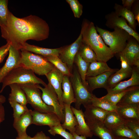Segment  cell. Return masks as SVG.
Returning <instances> with one entry per match:
<instances>
[{
  "label": "cell",
  "instance_id": "1",
  "mask_svg": "<svg viewBox=\"0 0 139 139\" xmlns=\"http://www.w3.org/2000/svg\"><path fill=\"white\" fill-rule=\"evenodd\" d=\"M2 37L18 50L23 48L26 41H37L48 38L49 27L46 22L36 15H30L22 18L10 12L6 24L0 27Z\"/></svg>",
  "mask_w": 139,
  "mask_h": 139
},
{
  "label": "cell",
  "instance_id": "45",
  "mask_svg": "<svg viewBox=\"0 0 139 139\" xmlns=\"http://www.w3.org/2000/svg\"><path fill=\"white\" fill-rule=\"evenodd\" d=\"M121 62V68L118 70L119 72L125 71L132 69L128 62L122 56H119Z\"/></svg>",
  "mask_w": 139,
  "mask_h": 139
},
{
  "label": "cell",
  "instance_id": "14",
  "mask_svg": "<svg viewBox=\"0 0 139 139\" xmlns=\"http://www.w3.org/2000/svg\"><path fill=\"white\" fill-rule=\"evenodd\" d=\"M49 83L53 88L58 97L61 105L64 108V103L62 100L63 90L62 84L64 75L56 67L46 76Z\"/></svg>",
  "mask_w": 139,
  "mask_h": 139
},
{
  "label": "cell",
  "instance_id": "43",
  "mask_svg": "<svg viewBox=\"0 0 139 139\" xmlns=\"http://www.w3.org/2000/svg\"><path fill=\"white\" fill-rule=\"evenodd\" d=\"M10 46V44L7 42L5 45L0 47V64L2 62L8 53Z\"/></svg>",
  "mask_w": 139,
  "mask_h": 139
},
{
  "label": "cell",
  "instance_id": "18",
  "mask_svg": "<svg viewBox=\"0 0 139 139\" xmlns=\"http://www.w3.org/2000/svg\"><path fill=\"white\" fill-rule=\"evenodd\" d=\"M139 69H132L130 78L128 80L120 82L114 87L106 89L108 94L116 93L121 91L129 87L138 86L139 84Z\"/></svg>",
  "mask_w": 139,
  "mask_h": 139
},
{
  "label": "cell",
  "instance_id": "42",
  "mask_svg": "<svg viewBox=\"0 0 139 139\" xmlns=\"http://www.w3.org/2000/svg\"><path fill=\"white\" fill-rule=\"evenodd\" d=\"M131 11L133 13L136 21L139 24V1L135 0L132 7Z\"/></svg>",
  "mask_w": 139,
  "mask_h": 139
},
{
  "label": "cell",
  "instance_id": "12",
  "mask_svg": "<svg viewBox=\"0 0 139 139\" xmlns=\"http://www.w3.org/2000/svg\"><path fill=\"white\" fill-rule=\"evenodd\" d=\"M8 55L5 63L0 68V83L14 68L20 66L21 51L16 49L11 45L8 51Z\"/></svg>",
  "mask_w": 139,
  "mask_h": 139
},
{
  "label": "cell",
  "instance_id": "36",
  "mask_svg": "<svg viewBox=\"0 0 139 139\" xmlns=\"http://www.w3.org/2000/svg\"><path fill=\"white\" fill-rule=\"evenodd\" d=\"M136 86H137L129 87L121 91L116 93L109 94H107L106 95L100 98L114 105H116L117 104L127 92L133 89Z\"/></svg>",
  "mask_w": 139,
  "mask_h": 139
},
{
  "label": "cell",
  "instance_id": "11",
  "mask_svg": "<svg viewBox=\"0 0 139 139\" xmlns=\"http://www.w3.org/2000/svg\"><path fill=\"white\" fill-rule=\"evenodd\" d=\"M118 55L124 57L131 66L134 65L139 69V42L132 36L128 40L124 49Z\"/></svg>",
  "mask_w": 139,
  "mask_h": 139
},
{
  "label": "cell",
  "instance_id": "7",
  "mask_svg": "<svg viewBox=\"0 0 139 139\" xmlns=\"http://www.w3.org/2000/svg\"><path fill=\"white\" fill-rule=\"evenodd\" d=\"M71 77L75 101V108L80 109L81 105L91 103L93 94L83 84L78 70L75 68Z\"/></svg>",
  "mask_w": 139,
  "mask_h": 139
},
{
  "label": "cell",
  "instance_id": "15",
  "mask_svg": "<svg viewBox=\"0 0 139 139\" xmlns=\"http://www.w3.org/2000/svg\"><path fill=\"white\" fill-rule=\"evenodd\" d=\"M83 106L85 109L84 114L86 122L103 123L108 111L95 106L91 103Z\"/></svg>",
  "mask_w": 139,
  "mask_h": 139
},
{
  "label": "cell",
  "instance_id": "49",
  "mask_svg": "<svg viewBox=\"0 0 139 139\" xmlns=\"http://www.w3.org/2000/svg\"><path fill=\"white\" fill-rule=\"evenodd\" d=\"M32 138L30 136L27 135L25 136L22 137L17 136L16 138L15 139H32Z\"/></svg>",
  "mask_w": 139,
  "mask_h": 139
},
{
  "label": "cell",
  "instance_id": "27",
  "mask_svg": "<svg viewBox=\"0 0 139 139\" xmlns=\"http://www.w3.org/2000/svg\"><path fill=\"white\" fill-rule=\"evenodd\" d=\"M107 62L97 61L90 63L86 74V77L94 76L107 71H112Z\"/></svg>",
  "mask_w": 139,
  "mask_h": 139
},
{
  "label": "cell",
  "instance_id": "4",
  "mask_svg": "<svg viewBox=\"0 0 139 139\" xmlns=\"http://www.w3.org/2000/svg\"><path fill=\"white\" fill-rule=\"evenodd\" d=\"M0 90V93L7 86L13 83L18 84L33 83L41 84L44 86L47 84L42 79L36 76L30 70L21 65L11 71L4 78Z\"/></svg>",
  "mask_w": 139,
  "mask_h": 139
},
{
  "label": "cell",
  "instance_id": "46",
  "mask_svg": "<svg viewBox=\"0 0 139 139\" xmlns=\"http://www.w3.org/2000/svg\"><path fill=\"white\" fill-rule=\"evenodd\" d=\"M135 0H122L123 6L128 10H131L132 5Z\"/></svg>",
  "mask_w": 139,
  "mask_h": 139
},
{
  "label": "cell",
  "instance_id": "48",
  "mask_svg": "<svg viewBox=\"0 0 139 139\" xmlns=\"http://www.w3.org/2000/svg\"><path fill=\"white\" fill-rule=\"evenodd\" d=\"M73 139H86V137L84 136H80L77 134L75 133L72 134Z\"/></svg>",
  "mask_w": 139,
  "mask_h": 139
},
{
  "label": "cell",
  "instance_id": "9",
  "mask_svg": "<svg viewBox=\"0 0 139 139\" xmlns=\"http://www.w3.org/2000/svg\"><path fill=\"white\" fill-rule=\"evenodd\" d=\"M82 42L80 34L77 39L70 45L61 47L58 57L66 64L71 72L73 69L75 57Z\"/></svg>",
  "mask_w": 139,
  "mask_h": 139
},
{
  "label": "cell",
  "instance_id": "3",
  "mask_svg": "<svg viewBox=\"0 0 139 139\" xmlns=\"http://www.w3.org/2000/svg\"><path fill=\"white\" fill-rule=\"evenodd\" d=\"M95 28L105 44L109 46L114 55L118 54L123 51L131 36L124 30L119 28H115L113 31L103 29L97 25Z\"/></svg>",
  "mask_w": 139,
  "mask_h": 139
},
{
  "label": "cell",
  "instance_id": "23",
  "mask_svg": "<svg viewBox=\"0 0 139 139\" xmlns=\"http://www.w3.org/2000/svg\"><path fill=\"white\" fill-rule=\"evenodd\" d=\"M69 76L64 75L62 84L63 90L62 100L64 104L71 105L75 103V100L74 91Z\"/></svg>",
  "mask_w": 139,
  "mask_h": 139
},
{
  "label": "cell",
  "instance_id": "51",
  "mask_svg": "<svg viewBox=\"0 0 139 139\" xmlns=\"http://www.w3.org/2000/svg\"></svg>",
  "mask_w": 139,
  "mask_h": 139
},
{
  "label": "cell",
  "instance_id": "41",
  "mask_svg": "<svg viewBox=\"0 0 139 139\" xmlns=\"http://www.w3.org/2000/svg\"><path fill=\"white\" fill-rule=\"evenodd\" d=\"M124 124L139 137V120L134 119L125 120Z\"/></svg>",
  "mask_w": 139,
  "mask_h": 139
},
{
  "label": "cell",
  "instance_id": "33",
  "mask_svg": "<svg viewBox=\"0 0 139 139\" xmlns=\"http://www.w3.org/2000/svg\"><path fill=\"white\" fill-rule=\"evenodd\" d=\"M132 69L121 72L117 71L112 75L108 80L106 89L114 87L122 80L131 75Z\"/></svg>",
  "mask_w": 139,
  "mask_h": 139
},
{
  "label": "cell",
  "instance_id": "47",
  "mask_svg": "<svg viewBox=\"0 0 139 139\" xmlns=\"http://www.w3.org/2000/svg\"><path fill=\"white\" fill-rule=\"evenodd\" d=\"M32 139H51L49 137L47 136L42 131L38 132Z\"/></svg>",
  "mask_w": 139,
  "mask_h": 139
},
{
  "label": "cell",
  "instance_id": "50",
  "mask_svg": "<svg viewBox=\"0 0 139 139\" xmlns=\"http://www.w3.org/2000/svg\"><path fill=\"white\" fill-rule=\"evenodd\" d=\"M115 139H132L129 138L124 137H114Z\"/></svg>",
  "mask_w": 139,
  "mask_h": 139
},
{
  "label": "cell",
  "instance_id": "44",
  "mask_svg": "<svg viewBox=\"0 0 139 139\" xmlns=\"http://www.w3.org/2000/svg\"><path fill=\"white\" fill-rule=\"evenodd\" d=\"M6 98L2 95H0V123L5 119V111L3 104L5 102Z\"/></svg>",
  "mask_w": 139,
  "mask_h": 139
},
{
  "label": "cell",
  "instance_id": "6",
  "mask_svg": "<svg viewBox=\"0 0 139 139\" xmlns=\"http://www.w3.org/2000/svg\"><path fill=\"white\" fill-rule=\"evenodd\" d=\"M37 84L30 83L19 84L26 94L28 103L34 110L41 112L55 113L53 108L47 105L42 100V92Z\"/></svg>",
  "mask_w": 139,
  "mask_h": 139
},
{
  "label": "cell",
  "instance_id": "8",
  "mask_svg": "<svg viewBox=\"0 0 139 139\" xmlns=\"http://www.w3.org/2000/svg\"><path fill=\"white\" fill-rule=\"evenodd\" d=\"M37 86L42 91V100L46 105L53 108L55 113L63 123L65 120L64 108L60 105L58 95L53 88L49 83L44 88L39 84H37Z\"/></svg>",
  "mask_w": 139,
  "mask_h": 139
},
{
  "label": "cell",
  "instance_id": "24",
  "mask_svg": "<svg viewBox=\"0 0 139 139\" xmlns=\"http://www.w3.org/2000/svg\"><path fill=\"white\" fill-rule=\"evenodd\" d=\"M9 86L11 90L9 96L8 101H14L26 105L28 103L26 94L19 84L13 83Z\"/></svg>",
  "mask_w": 139,
  "mask_h": 139
},
{
  "label": "cell",
  "instance_id": "32",
  "mask_svg": "<svg viewBox=\"0 0 139 139\" xmlns=\"http://www.w3.org/2000/svg\"><path fill=\"white\" fill-rule=\"evenodd\" d=\"M78 52L82 58L86 62L91 63L97 61L96 55L93 51L82 40Z\"/></svg>",
  "mask_w": 139,
  "mask_h": 139
},
{
  "label": "cell",
  "instance_id": "21",
  "mask_svg": "<svg viewBox=\"0 0 139 139\" xmlns=\"http://www.w3.org/2000/svg\"><path fill=\"white\" fill-rule=\"evenodd\" d=\"M64 121L61 124L65 129H67L72 134L75 133V127L77 125L76 118L72 110L71 105L64 104Z\"/></svg>",
  "mask_w": 139,
  "mask_h": 139
},
{
  "label": "cell",
  "instance_id": "20",
  "mask_svg": "<svg viewBox=\"0 0 139 139\" xmlns=\"http://www.w3.org/2000/svg\"><path fill=\"white\" fill-rule=\"evenodd\" d=\"M117 106L116 111L124 120H139V105L131 104Z\"/></svg>",
  "mask_w": 139,
  "mask_h": 139
},
{
  "label": "cell",
  "instance_id": "30",
  "mask_svg": "<svg viewBox=\"0 0 139 139\" xmlns=\"http://www.w3.org/2000/svg\"><path fill=\"white\" fill-rule=\"evenodd\" d=\"M109 130L114 137H124L132 139H139V137L124 124Z\"/></svg>",
  "mask_w": 139,
  "mask_h": 139
},
{
  "label": "cell",
  "instance_id": "10",
  "mask_svg": "<svg viewBox=\"0 0 139 139\" xmlns=\"http://www.w3.org/2000/svg\"><path fill=\"white\" fill-rule=\"evenodd\" d=\"M106 25L109 28L114 29L118 28L124 30L139 42V34L128 24L123 18L118 16L115 12H112L105 16Z\"/></svg>",
  "mask_w": 139,
  "mask_h": 139
},
{
  "label": "cell",
  "instance_id": "17",
  "mask_svg": "<svg viewBox=\"0 0 139 139\" xmlns=\"http://www.w3.org/2000/svg\"><path fill=\"white\" fill-rule=\"evenodd\" d=\"M71 108L77 122V125L75 127V133L78 135L86 138L92 137L93 135L85 121L82 110L77 109L72 106H71Z\"/></svg>",
  "mask_w": 139,
  "mask_h": 139
},
{
  "label": "cell",
  "instance_id": "29",
  "mask_svg": "<svg viewBox=\"0 0 139 139\" xmlns=\"http://www.w3.org/2000/svg\"><path fill=\"white\" fill-rule=\"evenodd\" d=\"M124 120L116 111H109L107 114L103 123L105 126L110 130L124 124Z\"/></svg>",
  "mask_w": 139,
  "mask_h": 139
},
{
  "label": "cell",
  "instance_id": "35",
  "mask_svg": "<svg viewBox=\"0 0 139 139\" xmlns=\"http://www.w3.org/2000/svg\"><path fill=\"white\" fill-rule=\"evenodd\" d=\"M93 106L108 112L116 111L117 106L100 98L97 97L93 94L91 101Z\"/></svg>",
  "mask_w": 139,
  "mask_h": 139
},
{
  "label": "cell",
  "instance_id": "26",
  "mask_svg": "<svg viewBox=\"0 0 139 139\" xmlns=\"http://www.w3.org/2000/svg\"><path fill=\"white\" fill-rule=\"evenodd\" d=\"M115 12L119 16L124 18L128 23V25L136 31L137 23L136 22L133 13L122 5L115 3L114 7Z\"/></svg>",
  "mask_w": 139,
  "mask_h": 139
},
{
  "label": "cell",
  "instance_id": "38",
  "mask_svg": "<svg viewBox=\"0 0 139 139\" xmlns=\"http://www.w3.org/2000/svg\"><path fill=\"white\" fill-rule=\"evenodd\" d=\"M8 0H0V27L5 25L10 12L8 7Z\"/></svg>",
  "mask_w": 139,
  "mask_h": 139
},
{
  "label": "cell",
  "instance_id": "5",
  "mask_svg": "<svg viewBox=\"0 0 139 139\" xmlns=\"http://www.w3.org/2000/svg\"><path fill=\"white\" fill-rule=\"evenodd\" d=\"M21 51V65L39 75H45L55 67L44 57L31 52Z\"/></svg>",
  "mask_w": 139,
  "mask_h": 139
},
{
  "label": "cell",
  "instance_id": "28",
  "mask_svg": "<svg viewBox=\"0 0 139 139\" xmlns=\"http://www.w3.org/2000/svg\"><path fill=\"white\" fill-rule=\"evenodd\" d=\"M131 104L139 105L138 85L127 92L116 106H120Z\"/></svg>",
  "mask_w": 139,
  "mask_h": 139
},
{
  "label": "cell",
  "instance_id": "40",
  "mask_svg": "<svg viewBox=\"0 0 139 139\" xmlns=\"http://www.w3.org/2000/svg\"><path fill=\"white\" fill-rule=\"evenodd\" d=\"M66 1L69 5L74 17L80 18L83 13L82 5L77 0H66Z\"/></svg>",
  "mask_w": 139,
  "mask_h": 139
},
{
  "label": "cell",
  "instance_id": "19",
  "mask_svg": "<svg viewBox=\"0 0 139 139\" xmlns=\"http://www.w3.org/2000/svg\"><path fill=\"white\" fill-rule=\"evenodd\" d=\"M31 111V110L29 109L17 120L13 121V126L17 133V136L22 137L27 135V129L29 126L32 124Z\"/></svg>",
  "mask_w": 139,
  "mask_h": 139
},
{
  "label": "cell",
  "instance_id": "16",
  "mask_svg": "<svg viewBox=\"0 0 139 139\" xmlns=\"http://www.w3.org/2000/svg\"><path fill=\"white\" fill-rule=\"evenodd\" d=\"M118 70L106 72L94 76L86 77V81L89 91L91 93L95 89L104 88L106 89L107 82L109 77Z\"/></svg>",
  "mask_w": 139,
  "mask_h": 139
},
{
  "label": "cell",
  "instance_id": "31",
  "mask_svg": "<svg viewBox=\"0 0 139 139\" xmlns=\"http://www.w3.org/2000/svg\"><path fill=\"white\" fill-rule=\"evenodd\" d=\"M74 62L75 63L77 67V70L83 84L88 89L86 79V73L90 63L84 60L81 57L78 52L75 57Z\"/></svg>",
  "mask_w": 139,
  "mask_h": 139
},
{
  "label": "cell",
  "instance_id": "39",
  "mask_svg": "<svg viewBox=\"0 0 139 139\" xmlns=\"http://www.w3.org/2000/svg\"><path fill=\"white\" fill-rule=\"evenodd\" d=\"M48 132L51 135L55 136L58 134L65 139H73V135L63 128L61 124L56 126L50 127Z\"/></svg>",
  "mask_w": 139,
  "mask_h": 139
},
{
  "label": "cell",
  "instance_id": "34",
  "mask_svg": "<svg viewBox=\"0 0 139 139\" xmlns=\"http://www.w3.org/2000/svg\"><path fill=\"white\" fill-rule=\"evenodd\" d=\"M45 57L55 67L59 70L64 75L70 77L72 73L67 65L63 62L58 57L51 56Z\"/></svg>",
  "mask_w": 139,
  "mask_h": 139
},
{
  "label": "cell",
  "instance_id": "13",
  "mask_svg": "<svg viewBox=\"0 0 139 139\" xmlns=\"http://www.w3.org/2000/svg\"><path fill=\"white\" fill-rule=\"evenodd\" d=\"M32 124L37 125H47L49 127L61 124L60 119L55 113L41 112L35 110L31 111Z\"/></svg>",
  "mask_w": 139,
  "mask_h": 139
},
{
  "label": "cell",
  "instance_id": "37",
  "mask_svg": "<svg viewBox=\"0 0 139 139\" xmlns=\"http://www.w3.org/2000/svg\"><path fill=\"white\" fill-rule=\"evenodd\" d=\"M13 110V117L14 121H15L29 109L26 105H21L16 102L9 101Z\"/></svg>",
  "mask_w": 139,
  "mask_h": 139
},
{
  "label": "cell",
  "instance_id": "2",
  "mask_svg": "<svg viewBox=\"0 0 139 139\" xmlns=\"http://www.w3.org/2000/svg\"><path fill=\"white\" fill-rule=\"evenodd\" d=\"M80 33L83 41L89 45L95 53L97 61L107 62L114 56V54L109 47L97 33L92 22L84 19Z\"/></svg>",
  "mask_w": 139,
  "mask_h": 139
},
{
  "label": "cell",
  "instance_id": "22",
  "mask_svg": "<svg viewBox=\"0 0 139 139\" xmlns=\"http://www.w3.org/2000/svg\"><path fill=\"white\" fill-rule=\"evenodd\" d=\"M61 47L56 48L50 49L41 47L31 45L27 42L25 44L23 48L21 50L29 51L44 57L51 56L58 57Z\"/></svg>",
  "mask_w": 139,
  "mask_h": 139
},
{
  "label": "cell",
  "instance_id": "25",
  "mask_svg": "<svg viewBox=\"0 0 139 139\" xmlns=\"http://www.w3.org/2000/svg\"><path fill=\"white\" fill-rule=\"evenodd\" d=\"M93 135L100 139H115L110 131L103 123L86 122Z\"/></svg>",
  "mask_w": 139,
  "mask_h": 139
}]
</instances>
